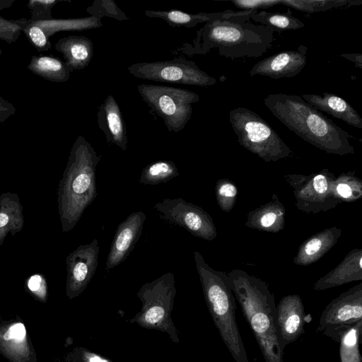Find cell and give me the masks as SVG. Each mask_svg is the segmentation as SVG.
Instances as JSON below:
<instances>
[{"label":"cell","instance_id":"f35d334b","mask_svg":"<svg viewBox=\"0 0 362 362\" xmlns=\"http://www.w3.org/2000/svg\"><path fill=\"white\" fill-rule=\"evenodd\" d=\"M41 277L39 275H34L29 279L28 286L31 291H35L39 289Z\"/></svg>","mask_w":362,"mask_h":362},{"label":"cell","instance_id":"7c38bea8","mask_svg":"<svg viewBox=\"0 0 362 362\" xmlns=\"http://www.w3.org/2000/svg\"><path fill=\"white\" fill-rule=\"evenodd\" d=\"M362 320V284L333 299L323 310L316 332L331 327L355 323Z\"/></svg>","mask_w":362,"mask_h":362},{"label":"cell","instance_id":"484cf974","mask_svg":"<svg viewBox=\"0 0 362 362\" xmlns=\"http://www.w3.org/2000/svg\"><path fill=\"white\" fill-rule=\"evenodd\" d=\"M251 19L274 32L298 30L305 26V23L293 16L290 10L286 13H272L259 10Z\"/></svg>","mask_w":362,"mask_h":362},{"label":"cell","instance_id":"cb8c5ba5","mask_svg":"<svg viewBox=\"0 0 362 362\" xmlns=\"http://www.w3.org/2000/svg\"><path fill=\"white\" fill-rule=\"evenodd\" d=\"M284 220L285 208L276 199L249 212L245 225L259 230L276 233L284 228Z\"/></svg>","mask_w":362,"mask_h":362},{"label":"cell","instance_id":"d6a6232c","mask_svg":"<svg viewBox=\"0 0 362 362\" xmlns=\"http://www.w3.org/2000/svg\"><path fill=\"white\" fill-rule=\"evenodd\" d=\"M23 21H9L0 16V38L8 42L16 41L22 30Z\"/></svg>","mask_w":362,"mask_h":362},{"label":"cell","instance_id":"44dd1931","mask_svg":"<svg viewBox=\"0 0 362 362\" xmlns=\"http://www.w3.org/2000/svg\"><path fill=\"white\" fill-rule=\"evenodd\" d=\"M341 234V229L334 226L308 238L299 247L294 263L308 266L317 261L336 244Z\"/></svg>","mask_w":362,"mask_h":362},{"label":"cell","instance_id":"60d3db41","mask_svg":"<svg viewBox=\"0 0 362 362\" xmlns=\"http://www.w3.org/2000/svg\"><path fill=\"white\" fill-rule=\"evenodd\" d=\"M89 362H106L105 360L101 359L98 356H92L89 359Z\"/></svg>","mask_w":362,"mask_h":362},{"label":"cell","instance_id":"4fadbf2b","mask_svg":"<svg viewBox=\"0 0 362 362\" xmlns=\"http://www.w3.org/2000/svg\"><path fill=\"white\" fill-rule=\"evenodd\" d=\"M307 50L300 45L297 50H288L267 57L255 64L249 71L250 76L260 75L274 79L298 75L307 62Z\"/></svg>","mask_w":362,"mask_h":362},{"label":"cell","instance_id":"7402d4cb","mask_svg":"<svg viewBox=\"0 0 362 362\" xmlns=\"http://www.w3.org/2000/svg\"><path fill=\"white\" fill-rule=\"evenodd\" d=\"M322 333L339 344L340 362H362L359 351L362 320L348 325L327 328Z\"/></svg>","mask_w":362,"mask_h":362},{"label":"cell","instance_id":"74e56055","mask_svg":"<svg viewBox=\"0 0 362 362\" xmlns=\"http://www.w3.org/2000/svg\"><path fill=\"white\" fill-rule=\"evenodd\" d=\"M340 57L354 62L356 67L362 69V54L361 53L342 54Z\"/></svg>","mask_w":362,"mask_h":362},{"label":"cell","instance_id":"1f68e13d","mask_svg":"<svg viewBox=\"0 0 362 362\" xmlns=\"http://www.w3.org/2000/svg\"><path fill=\"white\" fill-rule=\"evenodd\" d=\"M22 30L29 37L33 45L40 49H48L50 44L44 30L31 21L22 23Z\"/></svg>","mask_w":362,"mask_h":362},{"label":"cell","instance_id":"e575fe53","mask_svg":"<svg viewBox=\"0 0 362 362\" xmlns=\"http://www.w3.org/2000/svg\"><path fill=\"white\" fill-rule=\"evenodd\" d=\"M25 328L23 324L16 323L12 325L4 334V339L5 340L15 339L16 341H22L25 337Z\"/></svg>","mask_w":362,"mask_h":362},{"label":"cell","instance_id":"4dcf8cb0","mask_svg":"<svg viewBox=\"0 0 362 362\" xmlns=\"http://www.w3.org/2000/svg\"><path fill=\"white\" fill-rule=\"evenodd\" d=\"M87 11L91 16L100 18L104 16L119 21L128 18L112 0L95 1L93 5L87 9Z\"/></svg>","mask_w":362,"mask_h":362},{"label":"cell","instance_id":"52a82bcc","mask_svg":"<svg viewBox=\"0 0 362 362\" xmlns=\"http://www.w3.org/2000/svg\"><path fill=\"white\" fill-rule=\"evenodd\" d=\"M137 90L148 106L165 123L169 132H179L191 118L192 104L199 100L197 93L175 87L141 84Z\"/></svg>","mask_w":362,"mask_h":362},{"label":"cell","instance_id":"8992f818","mask_svg":"<svg viewBox=\"0 0 362 362\" xmlns=\"http://www.w3.org/2000/svg\"><path fill=\"white\" fill-rule=\"evenodd\" d=\"M100 160V156L90 144L79 136L71 149L69 180L66 187L71 197L70 220L72 225L97 196L95 170Z\"/></svg>","mask_w":362,"mask_h":362},{"label":"cell","instance_id":"4316f807","mask_svg":"<svg viewBox=\"0 0 362 362\" xmlns=\"http://www.w3.org/2000/svg\"><path fill=\"white\" fill-rule=\"evenodd\" d=\"M177 175L178 169L173 161L158 160L143 169L139 182L145 185H158L166 182Z\"/></svg>","mask_w":362,"mask_h":362},{"label":"cell","instance_id":"d6986e66","mask_svg":"<svg viewBox=\"0 0 362 362\" xmlns=\"http://www.w3.org/2000/svg\"><path fill=\"white\" fill-rule=\"evenodd\" d=\"M301 98L320 112H325L350 126L362 129V118L344 99L330 93L303 94Z\"/></svg>","mask_w":362,"mask_h":362},{"label":"cell","instance_id":"d590c367","mask_svg":"<svg viewBox=\"0 0 362 362\" xmlns=\"http://www.w3.org/2000/svg\"><path fill=\"white\" fill-rule=\"evenodd\" d=\"M57 2L55 0H32L29 1V7L31 11L40 8L41 14L45 12L50 15L51 8Z\"/></svg>","mask_w":362,"mask_h":362},{"label":"cell","instance_id":"9a60e30c","mask_svg":"<svg viewBox=\"0 0 362 362\" xmlns=\"http://www.w3.org/2000/svg\"><path fill=\"white\" fill-rule=\"evenodd\" d=\"M276 308V324L279 339L285 348L304 332L305 314L300 296L291 294L281 299Z\"/></svg>","mask_w":362,"mask_h":362},{"label":"cell","instance_id":"e0dca14e","mask_svg":"<svg viewBox=\"0 0 362 362\" xmlns=\"http://www.w3.org/2000/svg\"><path fill=\"white\" fill-rule=\"evenodd\" d=\"M98 124L109 144L117 146L122 151L128 146L127 129L120 108L110 95L98 107Z\"/></svg>","mask_w":362,"mask_h":362},{"label":"cell","instance_id":"f546056e","mask_svg":"<svg viewBox=\"0 0 362 362\" xmlns=\"http://www.w3.org/2000/svg\"><path fill=\"white\" fill-rule=\"evenodd\" d=\"M238 189L233 182L228 179L217 181L215 187L216 198L219 207L225 212H229L235 205Z\"/></svg>","mask_w":362,"mask_h":362},{"label":"cell","instance_id":"ab89813d","mask_svg":"<svg viewBox=\"0 0 362 362\" xmlns=\"http://www.w3.org/2000/svg\"><path fill=\"white\" fill-rule=\"evenodd\" d=\"M8 221V217L4 213H0V227L5 226Z\"/></svg>","mask_w":362,"mask_h":362},{"label":"cell","instance_id":"6da1fadb","mask_svg":"<svg viewBox=\"0 0 362 362\" xmlns=\"http://www.w3.org/2000/svg\"><path fill=\"white\" fill-rule=\"evenodd\" d=\"M264 104L288 129L320 150L339 156L354 153L352 136L301 96L269 94Z\"/></svg>","mask_w":362,"mask_h":362},{"label":"cell","instance_id":"ffe728a7","mask_svg":"<svg viewBox=\"0 0 362 362\" xmlns=\"http://www.w3.org/2000/svg\"><path fill=\"white\" fill-rule=\"evenodd\" d=\"M362 279V250L354 249L332 271L317 281L313 288L325 290Z\"/></svg>","mask_w":362,"mask_h":362},{"label":"cell","instance_id":"2e32d148","mask_svg":"<svg viewBox=\"0 0 362 362\" xmlns=\"http://www.w3.org/2000/svg\"><path fill=\"white\" fill-rule=\"evenodd\" d=\"M259 10H243L235 11L226 10L216 13H199L192 14L180 10L146 11L144 14L150 18L164 20L171 26H183L192 28L202 23H208L215 20H226L234 22H247Z\"/></svg>","mask_w":362,"mask_h":362},{"label":"cell","instance_id":"ba28073f","mask_svg":"<svg viewBox=\"0 0 362 362\" xmlns=\"http://www.w3.org/2000/svg\"><path fill=\"white\" fill-rule=\"evenodd\" d=\"M284 177L293 188L296 206L303 211L325 212L342 202L335 190L336 178L327 169L310 175Z\"/></svg>","mask_w":362,"mask_h":362},{"label":"cell","instance_id":"30bf717a","mask_svg":"<svg viewBox=\"0 0 362 362\" xmlns=\"http://www.w3.org/2000/svg\"><path fill=\"white\" fill-rule=\"evenodd\" d=\"M160 218L180 226L192 235L212 240L217 235L212 218L202 207L187 202L182 198L164 199L154 206Z\"/></svg>","mask_w":362,"mask_h":362},{"label":"cell","instance_id":"7a4b0ae2","mask_svg":"<svg viewBox=\"0 0 362 362\" xmlns=\"http://www.w3.org/2000/svg\"><path fill=\"white\" fill-rule=\"evenodd\" d=\"M242 312L265 362H284V347L276 324L274 297L267 284L245 271L236 269L227 274Z\"/></svg>","mask_w":362,"mask_h":362},{"label":"cell","instance_id":"8fae6325","mask_svg":"<svg viewBox=\"0 0 362 362\" xmlns=\"http://www.w3.org/2000/svg\"><path fill=\"white\" fill-rule=\"evenodd\" d=\"M175 292L174 275L171 272L144 284L137 293L143 302L140 322L146 327H160L168 317L167 314L173 307Z\"/></svg>","mask_w":362,"mask_h":362},{"label":"cell","instance_id":"9c48e42d","mask_svg":"<svg viewBox=\"0 0 362 362\" xmlns=\"http://www.w3.org/2000/svg\"><path fill=\"white\" fill-rule=\"evenodd\" d=\"M136 78L182 85L210 86L216 80L202 71L195 62L182 58L169 61L138 62L127 68Z\"/></svg>","mask_w":362,"mask_h":362},{"label":"cell","instance_id":"5bb4252c","mask_svg":"<svg viewBox=\"0 0 362 362\" xmlns=\"http://www.w3.org/2000/svg\"><path fill=\"white\" fill-rule=\"evenodd\" d=\"M146 215L141 211L128 216L117 228L107 255L105 269H113L129 256L141 234Z\"/></svg>","mask_w":362,"mask_h":362},{"label":"cell","instance_id":"5b68a950","mask_svg":"<svg viewBox=\"0 0 362 362\" xmlns=\"http://www.w3.org/2000/svg\"><path fill=\"white\" fill-rule=\"evenodd\" d=\"M229 121L238 142L264 161H277L292 153L272 127L251 110L242 107L231 110Z\"/></svg>","mask_w":362,"mask_h":362},{"label":"cell","instance_id":"277c9868","mask_svg":"<svg viewBox=\"0 0 362 362\" xmlns=\"http://www.w3.org/2000/svg\"><path fill=\"white\" fill-rule=\"evenodd\" d=\"M204 298L222 340L235 362H250L235 318V298L227 274L212 269L194 252Z\"/></svg>","mask_w":362,"mask_h":362},{"label":"cell","instance_id":"d4e9b609","mask_svg":"<svg viewBox=\"0 0 362 362\" xmlns=\"http://www.w3.org/2000/svg\"><path fill=\"white\" fill-rule=\"evenodd\" d=\"M28 68L42 78L54 81H66L73 71L66 62L47 56H33Z\"/></svg>","mask_w":362,"mask_h":362},{"label":"cell","instance_id":"83f0119b","mask_svg":"<svg viewBox=\"0 0 362 362\" xmlns=\"http://www.w3.org/2000/svg\"><path fill=\"white\" fill-rule=\"evenodd\" d=\"M361 4L362 1L360 0H279V5L309 13L357 6Z\"/></svg>","mask_w":362,"mask_h":362},{"label":"cell","instance_id":"3957f363","mask_svg":"<svg viewBox=\"0 0 362 362\" xmlns=\"http://www.w3.org/2000/svg\"><path fill=\"white\" fill-rule=\"evenodd\" d=\"M274 31L250 22L215 20L197 33L191 54H206L215 48L228 58L258 57L272 46Z\"/></svg>","mask_w":362,"mask_h":362},{"label":"cell","instance_id":"f1b7e54d","mask_svg":"<svg viewBox=\"0 0 362 362\" xmlns=\"http://www.w3.org/2000/svg\"><path fill=\"white\" fill-rule=\"evenodd\" d=\"M335 190L341 202H355L362 197V182L354 173H343L335 179Z\"/></svg>","mask_w":362,"mask_h":362},{"label":"cell","instance_id":"b9f144b4","mask_svg":"<svg viewBox=\"0 0 362 362\" xmlns=\"http://www.w3.org/2000/svg\"><path fill=\"white\" fill-rule=\"evenodd\" d=\"M1 49L0 48V56H1Z\"/></svg>","mask_w":362,"mask_h":362},{"label":"cell","instance_id":"603a6c76","mask_svg":"<svg viewBox=\"0 0 362 362\" xmlns=\"http://www.w3.org/2000/svg\"><path fill=\"white\" fill-rule=\"evenodd\" d=\"M55 49L62 53L66 64L72 69H83L93 54L92 41L81 35H70L58 40Z\"/></svg>","mask_w":362,"mask_h":362},{"label":"cell","instance_id":"8d00e7d4","mask_svg":"<svg viewBox=\"0 0 362 362\" xmlns=\"http://www.w3.org/2000/svg\"><path fill=\"white\" fill-rule=\"evenodd\" d=\"M16 112L14 106L0 95V123L6 121Z\"/></svg>","mask_w":362,"mask_h":362},{"label":"cell","instance_id":"836d02e7","mask_svg":"<svg viewBox=\"0 0 362 362\" xmlns=\"http://www.w3.org/2000/svg\"><path fill=\"white\" fill-rule=\"evenodd\" d=\"M231 2L244 10H259L279 5V0H233Z\"/></svg>","mask_w":362,"mask_h":362},{"label":"cell","instance_id":"ac0fdd59","mask_svg":"<svg viewBox=\"0 0 362 362\" xmlns=\"http://www.w3.org/2000/svg\"><path fill=\"white\" fill-rule=\"evenodd\" d=\"M99 243L94 239L71 255L70 272L74 290L81 292L92 279L98 264Z\"/></svg>","mask_w":362,"mask_h":362}]
</instances>
